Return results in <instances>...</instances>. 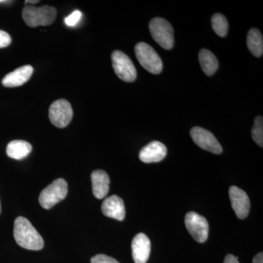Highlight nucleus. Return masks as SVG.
I'll return each instance as SVG.
<instances>
[{"label":"nucleus","mask_w":263,"mask_h":263,"mask_svg":"<svg viewBox=\"0 0 263 263\" xmlns=\"http://www.w3.org/2000/svg\"><path fill=\"white\" fill-rule=\"evenodd\" d=\"M13 235L15 241L22 248L39 251L44 247V240L28 219L18 216L14 221Z\"/></svg>","instance_id":"obj_1"},{"label":"nucleus","mask_w":263,"mask_h":263,"mask_svg":"<svg viewBox=\"0 0 263 263\" xmlns=\"http://www.w3.org/2000/svg\"><path fill=\"white\" fill-rule=\"evenodd\" d=\"M57 17V10L53 7L43 5L34 7L26 5L22 10V18L27 26L37 27L48 26L53 23Z\"/></svg>","instance_id":"obj_2"},{"label":"nucleus","mask_w":263,"mask_h":263,"mask_svg":"<svg viewBox=\"0 0 263 263\" xmlns=\"http://www.w3.org/2000/svg\"><path fill=\"white\" fill-rule=\"evenodd\" d=\"M151 35L157 44L165 50L174 47V29L167 20L162 18H154L149 25Z\"/></svg>","instance_id":"obj_3"},{"label":"nucleus","mask_w":263,"mask_h":263,"mask_svg":"<svg viewBox=\"0 0 263 263\" xmlns=\"http://www.w3.org/2000/svg\"><path fill=\"white\" fill-rule=\"evenodd\" d=\"M137 59L143 68L152 74H160L162 71V61L158 53L146 43H137L135 46Z\"/></svg>","instance_id":"obj_4"},{"label":"nucleus","mask_w":263,"mask_h":263,"mask_svg":"<svg viewBox=\"0 0 263 263\" xmlns=\"http://www.w3.org/2000/svg\"><path fill=\"white\" fill-rule=\"evenodd\" d=\"M68 193V185L63 179L54 180L43 190L39 196V202L45 209H51L67 197Z\"/></svg>","instance_id":"obj_5"},{"label":"nucleus","mask_w":263,"mask_h":263,"mask_svg":"<svg viewBox=\"0 0 263 263\" xmlns=\"http://www.w3.org/2000/svg\"><path fill=\"white\" fill-rule=\"evenodd\" d=\"M112 65L121 80L131 83L136 81L137 70L130 58L122 51H114L111 54Z\"/></svg>","instance_id":"obj_6"},{"label":"nucleus","mask_w":263,"mask_h":263,"mask_svg":"<svg viewBox=\"0 0 263 263\" xmlns=\"http://www.w3.org/2000/svg\"><path fill=\"white\" fill-rule=\"evenodd\" d=\"M48 116L53 125L58 128H65L72 120L73 110L67 100L60 99L52 103Z\"/></svg>","instance_id":"obj_7"},{"label":"nucleus","mask_w":263,"mask_h":263,"mask_svg":"<svg viewBox=\"0 0 263 263\" xmlns=\"http://www.w3.org/2000/svg\"><path fill=\"white\" fill-rule=\"evenodd\" d=\"M185 224L190 234L198 243H204L209 236L207 219L197 213L189 212L185 216Z\"/></svg>","instance_id":"obj_8"},{"label":"nucleus","mask_w":263,"mask_h":263,"mask_svg":"<svg viewBox=\"0 0 263 263\" xmlns=\"http://www.w3.org/2000/svg\"><path fill=\"white\" fill-rule=\"evenodd\" d=\"M190 136L195 144L202 149L219 155L223 148L216 137L210 131L200 127H195L190 130Z\"/></svg>","instance_id":"obj_9"},{"label":"nucleus","mask_w":263,"mask_h":263,"mask_svg":"<svg viewBox=\"0 0 263 263\" xmlns=\"http://www.w3.org/2000/svg\"><path fill=\"white\" fill-rule=\"evenodd\" d=\"M229 196L235 215L240 219H245L250 210V200L247 194L241 189L230 186Z\"/></svg>","instance_id":"obj_10"},{"label":"nucleus","mask_w":263,"mask_h":263,"mask_svg":"<svg viewBox=\"0 0 263 263\" xmlns=\"http://www.w3.org/2000/svg\"><path fill=\"white\" fill-rule=\"evenodd\" d=\"M151 241L144 233H138L132 241V255L135 263H146L149 258Z\"/></svg>","instance_id":"obj_11"},{"label":"nucleus","mask_w":263,"mask_h":263,"mask_svg":"<svg viewBox=\"0 0 263 263\" xmlns=\"http://www.w3.org/2000/svg\"><path fill=\"white\" fill-rule=\"evenodd\" d=\"M101 210L107 217L123 221L125 218V206L124 201L117 195L107 197L102 204Z\"/></svg>","instance_id":"obj_12"},{"label":"nucleus","mask_w":263,"mask_h":263,"mask_svg":"<svg viewBox=\"0 0 263 263\" xmlns=\"http://www.w3.org/2000/svg\"><path fill=\"white\" fill-rule=\"evenodd\" d=\"M167 152V148L163 143L152 141L142 148L139 153V158L144 163L159 162L165 157Z\"/></svg>","instance_id":"obj_13"},{"label":"nucleus","mask_w":263,"mask_h":263,"mask_svg":"<svg viewBox=\"0 0 263 263\" xmlns=\"http://www.w3.org/2000/svg\"><path fill=\"white\" fill-rule=\"evenodd\" d=\"M34 69L31 65H24L10 72L2 80L5 87L13 88L22 86L30 79Z\"/></svg>","instance_id":"obj_14"},{"label":"nucleus","mask_w":263,"mask_h":263,"mask_svg":"<svg viewBox=\"0 0 263 263\" xmlns=\"http://www.w3.org/2000/svg\"><path fill=\"white\" fill-rule=\"evenodd\" d=\"M92 192L95 197L98 199H103L108 195L110 178L105 171L96 170L91 175Z\"/></svg>","instance_id":"obj_15"},{"label":"nucleus","mask_w":263,"mask_h":263,"mask_svg":"<svg viewBox=\"0 0 263 263\" xmlns=\"http://www.w3.org/2000/svg\"><path fill=\"white\" fill-rule=\"evenodd\" d=\"M32 146L27 141L15 140L7 146V155L14 160H21L26 158L32 152Z\"/></svg>","instance_id":"obj_16"},{"label":"nucleus","mask_w":263,"mask_h":263,"mask_svg":"<svg viewBox=\"0 0 263 263\" xmlns=\"http://www.w3.org/2000/svg\"><path fill=\"white\" fill-rule=\"evenodd\" d=\"M198 58L202 70L205 72V75H214L219 67V62L215 55L209 50L203 48L199 52Z\"/></svg>","instance_id":"obj_17"},{"label":"nucleus","mask_w":263,"mask_h":263,"mask_svg":"<svg viewBox=\"0 0 263 263\" xmlns=\"http://www.w3.org/2000/svg\"><path fill=\"white\" fill-rule=\"evenodd\" d=\"M247 47L251 53L256 57H262L263 53L262 35L258 29H251L247 38Z\"/></svg>","instance_id":"obj_18"},{"label":"nucleus","mask_w":263,"mask_h":263,"mask_svg":"<svg viewBox=\"0 0 263 263\" xmlns=\"http://www.w3.org/2000/svg\"><path fill=\"white\" fill-rule=\"evenodd\" d=\"M212 28L219 37H226L229 29V24L224 15L216 13L212 17Z\"/></svg>","instance_id":"obj_19"},{"label":"nucleus","mask_w":263,"mask_h":263,"mask_svg":"<svg viewBox=\"0 0 263 263\" xmlns=\"http://www.w3.org/2000/svg\"><path fill=\"white\" fill-rule=\"evenodd\" d=\"M252 136L253 141L259 146H263V119L262 117H256L254 119V127L252 128Z\"/></svg>","instance_id":"obj_20"},{"label":"nucleus","mask_w":263,"mask_h":263,"mask_svg":"<svg viewBox=\"0 0 263 263\" xmlns=\"http://www.w3.org/2000/svg\"><path fill=\"white\" fill-rule=\"evenodd\" d=\"M82 13L79 10H75L73 13H71L69 16L65 19V24L68 27H75L80 22Z\"/></svg>","instance_id":"obj_21"},{"label":"nucleus","mask_w":263,"mask_h":263,"mask_svg":"<svg viewBox=\"0 0 263 263\" xmlns=\"http://www.w3.org/2000/svg\"><path fill=\"white\" fill-rule=\"evenodd\" d=\"M91 263H120L113 257L105 254H97L91 259Z\"/></svg>","instance_id":"obj_22"},{"label":"nucleus","mask_w":263,"mask_h":263,"mask_svg":"<svg viewBox=\"0 0 263 263\" xmlns=\"http://www.w3.org/2000/svg\"><path fill=\"white\" fill-rule=\"evenodd\" d=\"M11 41L12 38L8 32L0 30V48L8 47Z\"/></svg>","instance_id":"obj_23"},{"label":"nucleus","mask_w":263,"mask_h":263,"mask_svg":"<svg viewBox=\"0 0 263 263\" xmlns=\"http://www.w3.org/2000/svg\"><path fill=\"white\" fill-rule=\"evenodd\" d=\"M224 263H239V262L233 254H228L224 258Z\"/></svg>","instance_id":"obj_24"},{"label":"nucleus","mask_w":263,"mask_h":263,"mask_svg":"<svg viewBox=\"0 0 263 263\" xmlns=\"http://www.w3.org/2000/svg\"><path fill=\"white\" fill-rule=\"evenodd\" d=\"M252 263H263V254L262 252L258 253L254 256Z\"/></svg>","instance_id":"obj_25"},{"label":"nucleus","mask_w":263,"mask_h":263,"mask_svg":"<svg viewBox=\"0 0 263 263\" xmlns=\"http://www.w3.org/2000/svg\"><path fill=\"white\" fill-rule=\"evenodd\" d=\"M40 1H38V0H34V1H31V0H27V1H25V5L27 4H37V3H39Z\"/></svg>","instance_id":"obj_26"},{"label":"nucleus","mask_w":263,"mask_h":263,"mask_svg":"<svg viewBox=\"0 0 263 263\" xmlns=\"http://www.w3.org/2000/svg\"><path fill=\"white\" fill-rule=\"evenodd\" d=\"M10 3V1H5V0H0V3Z\"/></svg>","instance_id":"obj_27"},{"label":"nucleus","mask_w":263,"mask_h":263,"mask_svg":"<svg viewBox=\"0 0 263 263\" xmlns=\"http://www.w3.org/2000/svg\"><path fill=\"white\" fill-rule=\"evenodd\" d=\"M0 213H1V202H0Z\"/></svg>","instance_id":"obj_28"}]
</instances>
